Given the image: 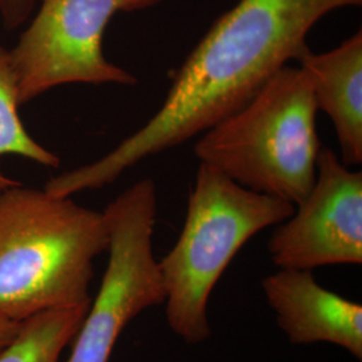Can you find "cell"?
Instances as JSON below:
<instances>
[{
    "instance_id": "1",
    "label": "cell",
    "mask_w": 362,
    "mask_h": 362,
    "mask_svg": "<svg viewBox=\"0 0 362 362\" xmlns=\"http://www.w3.org/2000/svg\"><path fill=\"white\" fill-rule=\"evenodd\" d=\"M362 0H239L220 15L172 78L158 110L109 153L46 182L54 196L101 189L144 160L177 148L230 116L284 66L310 50L327 13Z\"/></svg>"
},
{
    "instance_id": "2",
    "label": "cell",
    "mask_w": 362,
    "mask_h": 362,
    "mask_svg": "<svg viewBox=\"0 0 362 362\" xmlns=\"http://www.w3.org/2000/svg\"><path fill=\"white\" fill-rule=\"evenodd\" d=\"M107 243L104 212L22 182L0 192V317L22 322L89 303Z\"/></svg>"
},
{
    "instance_id": "3",
    "label": "cell",
    "mask_w": 362,
    "mask_h": 362,
    "mask_svg": "<svg viewBox=\"0 0 362 362\" xmlns=\"http://www.w3.org/2000/svg\"><path fill=\"white\" fill-rule=\"evenodd\" d=\"M317 115L306 73L284 66L246 104L196 137L194 156L247 189L296 207L317 176Z\"/></svg>"
},
{
    "instance_id": "4",
    "label": "cell",
    "mask_w": 362,
    "mask_h": 362,
    "mask_svg": "<svg viewBox=\"0 0 362 362\" xmlns=\"http://www.w3.org/2000/svg\"><path fill=\"white\" fill-rule=\"evenodd\" d=\"M294 206L258 194L199 163L176 243L158 260L172 333L199 345L211 337L208 303L233 258L259 233L288 219Z\"/></svg>"
},
{
    "instance_id": "5",
    "label": "cell",
    "mask_w": 362,
    "mask_h": 362,
    "mask_svg": "<svg viewBox=\"0 0 362 362\" xmlns=\"http://www.w3.org/2000/svg\"><path fill=\"white\" fill-rule=\"evenodd\" d=\"M103 212L109 233L107 264L65 362H110L128 325L165 299L153 251L155 181L134 182Z\"/></svg>"
},
{
    "instance_id": "6",
    "label": "cell",
    "mask_w": 362,
    "mask_h": 362,
    "mask_svg": "<svg viewBox=\"0 0 362 362\" xmlns=\"http://www.w3.org/2000/svg\"><path fill=\"white\" fill-rule=\"evenodd\" d=\"M28 26L11 49L21 105L73 83H137L104 54L105 31L119 13L152 8L164 0H39Z\"/></svg>"
},
{
    "instance_id": "7",
    "label": "cell",
    "mask_w": 362,
    "mask_h": 362,
    "mask_svg": "<svg viewBox=\"0 0 362 362\" xmlns=\"http://www.w3.org/2000/svg\"><path fill=\"white\" fill-rule=\"evenodd\" d=\"M278 269L308 270L362 263V173L321 148L309 194L269 240Z\"/></svg>"
},
{
    "instance_id": "8",
    "label": "cell",
    "mask_w": 362,
    "mask_h": 362,
    "mask_svg": "<svg viewBox=\"0 0 362 362\" xmlns=\"http://www.w3.org/2000/svg\"><path fill=\"white\" fill-rule=\"evenodd\" d=\"M262 288L293 345L332 344L361 361V303L320 285L308 270L279 269L263 278Z\"/></svg>"
},
{
    "instance_id": "9",
    "label": "cell",
    "mask_w": 362,
    "mask_h": 362,
    "mask_svg": "<svg viewBox=\"0 0 362 362\" xmlns=\"http://www.w3.org/2000/svg\"><path fill=\"white\" fill-rule=\"evenodd\" d=\"M310 81L315 104L332 119L342 163H362V31L326 52L308 50L297 61Z\"/></svg>"
},
{
    "instance_id": "10",
    "label": "cell",
    "mask_w": 362,
    "mask_h": 362,
    "mask_svg": "<svg viewBox=\"0 0 362 362\" xmlns=\"http://www.w3.org/2000/svg\"><path fill=\"white\" fill-rule=\"evenodd\" d=\"M85 305L43 311L22 321L0 362H59L88 311Z\"/></svg>"
},
{
    "instance_id": "11",
    "label": "cell",
    "mask_w": 362,
    "mask_h": 362,
    "mask_svg": "<svg viewBox=\"0 0 362 362\" xmlns=\"http://www.w3.org/2000/svg\"><path fill=\"white\" fill-rule=\"evenodd\" d=\"M18 78L10 49L0 43V156H18L46 168H58L61 158L33 139L19 116ZM21 181L0 173V192Z\"/></svg>"
},
{
    "instance_id": "12",
    "label": "cell",
    "mask_w": 362,
    "mask_h": 362,
    "mask_svg": "<svg viewBox=\"0 0 362 362\" xmlns=\"http://www.w3.org/2000/svg\"><path fill=\"white\" fill-rule=\"evenodd\" d=\"M39 0H0V21L3 28L13 31L25 26L34 11Z\"/></svg>"
},
{
    "instance_id": "13",
    "label": "cell",
    "mask_w": 362,
    "mask_h": 362,
    "mask_svg": "<svg viewBox=\"0 0 362 362\" xmlns=\"http://www.w3.org/2000/svg\"><path fill=\"white\" fill-rule=\"evenodd\" d=\"M21 322H15L8 318L0 317V350L7 346L18 333Z\"/></svg>"
}]
</instances>
